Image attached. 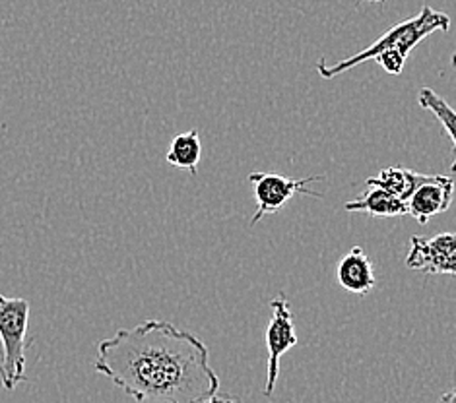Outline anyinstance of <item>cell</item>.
Here are the masks:
<instances>
[{
    "mask_svg": "<svg viewBox=\"0 0 456 403\" xmlns=\"http://www.w3.org/2000/svg\"><path fill=\"white\" fill-rule=\"evenodd\" d=\"M406 266L429 276H456V233H439L433 238H410Z\"/></svg>",
    "mask_w": 456,
    "mask_h": 403,
    "instance_id": "cell-6",
    "label": "cell"
},
{
    "mask_svg": "<svg viewBox=\"0 0 456 403\" xmlns=\"http://www.w3.org/2000/svg\"><path fill=\"white\" fill-rule=\"evenodd\" d=\"M324 177L314 175L307 179H288L276 175V173H263L253 171L248 175V182L253 184L255 198H256V214L251 220V225H256L260 220H265L266 215H273L286 208L293 196L307 194L313 198H322L321 192H314L313 189H307V184L319 182Z\"/></svg>",
    "mask_w": 456,
    "mask_h": 403,
    "instance_id": "cell-4",
    "label": "cell"
},
{
    "mask_svg": "<svg viewBox=\"0 0 456 403\" xmlns=\"http://www.w3.org/2000/svg\"><path fill=\"white\" fill-rule=\"evenodd\" d=\"M29 310V302L26 299H8L0 295V343H3L0 380L8 391H12L26 380Z\"/></svg>",
    "mask_w": 456,
    "mask_h": 403,
    "instance_id": "cell-3",
    "label": "cell"
},
{
    "mask_svg": "<svg viewBox=\"0 0 456 403\" xmlns=\"http://www.w3.org/2000/svg\"><path fill=\"white\" fill-rule=\"evenodd\" d=\"M367 3H387V0H367Z\"/></svg>",
    "mask_w": 456,
    "mask_h": 403,
    "instance_id": "cell-16",
    "label": "cell"
},
{
    "mask_svg": "<svg viewBox=\"0 0 456 403\" xmlns=\"http://www.w3.org/2000/svg\"><path fill=\"white\" fill-rule=\"evenodd\" d=\"M451 60H452V62H451L452 69H456V52H452V59H451Z\"/></svg>",
    "mask_w": 456,
    "mask_h": 403,
    "instance_id": "cell-15",
    "label": "cell"
},
{
    "mask_svg": "<svg viewBox=\"0 0 456 403\" xmlns=\"http://www.w3.org/2000/svg\"><path fill=\"white\" fill-rule=\"evenodd\" d=\"M439 403H456V386L439 398Z\"/></svg>",
    "mask_w": 456,
    "mask_h": 403,
    "instance_id": "cell-13",
    "label": "cell"
},
{
    "mask_svg": "<svg viewBox=\"0 0 456 403\" xmlns=\"http://www.w3.org/2000/svg\"><path fill=\"white\" fill-rule=\"evenodd\" d=\"M418 103L421 109L436 115L437 121L443 125V128L447 130V134L452 140V149H454V161L451 165V171L456 173V111L454 109L443 100L439 93L433 92L431 88H421L418 95Z\"/></svg>",
    "mask_w": 456,
    "mask_h": 403,
    "instance_id": "cell-12",
    "label": "cell"
},
{
    "mask_svg": "<svg viewBox=\"0 0 456 403\" xmlns=\"http://www.w3.org/2000/svg\"><path fill=\"white\" fill-rule=\"evenodd\" d=\"M94 368L136 403H210L220 394L208 347L164 320L140 322L102 340Z\"/></svg>",
    "mask_w": 456,
    "mask_h": 403,
    "instance_id": "cell-1",
    "label": "cell"
},
{
    "mask_svg": "<svg viewBox=\"0 0 456 403\" xmlns=\"http://www.w3.org/2000/svg\"><path fill=\"white\" fill-rule=\"evenodd\" d=\"M426 179V175L421 173H416L411 169H404V167H387L377 177L367 179V187H377L383 189L387 192H390L393 196H396L398 200H402L406 204V200L414 192L419 182Z\"/></svg>",
    "mask_w": 456,
    "mask_h": 403,
    "instance_id": "cell-10",
    "label": "cell"
},
{
    "mask_svg": "<svg viewBox=\"0 0 456 403\" xmlns=\"http://www.w3.org/2000/svg\"><path fill=\"white\" fill-rule=\"evenodd\" d=\"M270 309H273V318L266 326V350H268V380L265 386V396H273L274 388L280 376V361L284 353H288L291 347L299 343V337L296 334V326H293V314L289 309V301L284 293L270 301Z\"/></svg>",
    "mask_w": 456,
    "mask_h": 403,
    "instance_id": "cell-5",
    "label": "cell"
},
{
    "mask_svg": "<svg viewBox=\"0 0 456 403\" xmlns=\"http://www.w3.org/2000/svg\"><path fill=\"white\" fill-rule=\"evenodd\" d=\"M200 157H202V141L197 130H189V133H183L173 138L166 156L169 165L189 171L191 175H197Z\"/></svg>",
    "mask_w": 456,
    "mask_h": 403,
    "instance_id": "cell-11",
    "label": "cell"
},
{
    "mask_svg": "<svg viewBox=\"0 0 456 403\" xmlns=\"http://www.w3.org/2000/svg\"><path fill=\"white\" fill-rule=\"evenodd\" d=\"M336 278L346 291L360 297L367 295L377 283L371 260L363 253L362 246H354L350 253L342 256L338 268H336Z\"/></svg>",
    "mask_w": 456,
    "mask_h": 403,
    "instance_id": "cell-8",
    "label": "cell"
},
{
    "mask_svg": "<svg viewBox=\"0 0 456 403\" xmlns=\"http://www.w3.org/2000/svg\"><path fill=\"white\" fill-rule=\"evenodd\" d=\"M449 29H451V18L447 14L437 12V10H433L431 6L423 4L418 16L388 28L375 43H371V45L365 47L363 51L355 52L354 57L338 60V62H327L324 59H321L317 62V72L321 74V78L332 80L336 76L360 67L362 62L375 60L379 54L385 51H396L402 54V57L408 59L410 52L414 51V47H418L423 39L429 37L431 34H436V31H449Z\"/></svg>",
    "mask_w": 456,
    "mask_h": 403,
    "instance_id": "cell-2",
    "label": "cell"
},
{
    "mask_svg": "<svg viewBox=\"0 0 456 403\" xmlns=\"http://www.w3.org/2000/svg\"><path fill=\"white\" fill-rule=\"evenodd\" d=\"M454 181L444 175H426L419 187L411 192L406 200L408 215L421 225H426L431 217L444 214L452 204Z\"/></svg>",
    "mask_w": 456,
    "mask_h": 403,
    "instance_id": "cell-7",
    "label": "cell"
},
{
    "mask_svg": "<svg viewBox=\"0 0 456 403\" xmlns=\"http://www.w3.org/2000/svg\"><path fill=\"white\" fill-rule=\"evenodd\" d=\"M347 212H365L373 217H400V215H408L406 204L398 200L396 196L390 192L377 189V187H369L365 194L357 196L355 200L346 204Z\"/></svg>",
    "mask_w": 456,
    "mask_h": 403,
    "instance_id": "cell-9",
    "label": "cell"
},
{
    "mask_svg": "<svg viewBox=\"0 0 456 403\" xmlns=\"http://www.w3.org/2000/svg\"><path fill=\"white\" fill-rule=\"evenodd\" d=\"M210 403H239L237 399H233V398H230V396H216Z\"/></svg>",
    "mask_w": 456,
    "mask_h": 403,
    "instance_id": "cell-14",
    "label": "cell"
}]
</instances>
